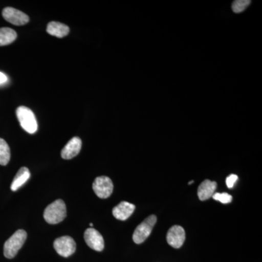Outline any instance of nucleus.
<instances>
[{"label": "nucleus", "instance_id": "1", "mask_svg": "<svg viewBox=\"0 0 262 262\" xmlns=\"http://www.w3.org/2000/svg\"><path fill=\"white\" fill-rule=\"evenodd\" d=\"M67 217V207L62 200H57L46 208L44 219L50 225L60 223Z\"/></svg>", "mask_w": 262, "mask_h": 262}, {"label": "nucleus", "instance_id": "2", "mask_svg": "<svg viewBox=\"0 0 262 262\" xmlns=\"http://www.w3.org/2000/svg\"><path fill=\"white\" fill-rule=\"evenodd\" d=\"M27 233L24 229H18L15 232L4 245L5 257L13 258L16 256L19 250L24 246L27 239Z\"/></svg>", "mask_w": 262, "mask_h": 262}, {"label": "nucleus", "instance_id": "3", "mask_svg": "<svg viewBox=\"0 0 262 262\" xmlns=\"http://www.w3.org/2000/svg\"><path fill=\"white\" fill-rule=\"evenodd\" d=\"M16 115L20 126L23 127L24 130L31 134L37 132V119L30 108L26 106H19L16 110Z\"/></svg>", "mask_w": 262, "mask_h": 262}, {"label": "nucleus", "instance_id": "4", "mask_svg": "<svg viewBox=\"0 0 262 262\" xmlns=\"http://www.w3.org/2000/svg\"><path fill=\"white\" fill-rule=\"evenodd\" d=\"M157 222L155 215H149L136 227L133 234V239L136 244H141L147 239Z\"/></svg>", "mask_w": 262, "mask_h": 262}, {"label": "nucleus", "instance_id": "5", "mask_svg": "<svg viewBox=\"0 0 262 262\" xmlns=\"http://www.w3.org/2000/svg\"><path fill=\"white\" fill-rule=\"evenodd\" d=\"M93 189L96 195L101 199H106L113 194V181L107 177H99L95 179Z\"/></svg>", "mask_w": 262, "mask_h": 262}, {"label": "nucleus", "instance_id": "6", "mask_svg": "<svg viewBox=\"0 0 262 262\" xmlns=\"http://www.w3.org/2000/svg\"><path fill=\"white\" fill-rule=\"evenodd\" d=\"M53 246L56 252L63 257L72 256L76 251L75 241L70 236H63L57 238L53 243Z\"/></svg>", "mask_w": 262, "mask_h": 262}, {"label": "nucleus", "instance_id": "7", "mask_svg": "<svg viewBox=\"0 0 262 262\" xmlns=\"http://www.w3.org/2000/svg\"><path fill=\"white\" fill-rule=\"evenodd\" d=\"M84 238L90 248L96 251H102L104 248V241L102 235L94 228L87 229L84 232Z\"/></svg>", "mask_w": 262, "mask_h": 262}, {"label": "nucleus", "instance_id": "8", "mask_svg": "<svg viewBox=\"0 0 262 262\" xmlns=\"http://www.w3.org/2000/svg\"><path fill=\"white\" fill-rule=\"evenodd\" d=\"M3 16L7 21L15 26L25 25L29 21L28 15L13 8H5Z\"/></svg>", "mask_w": 262, "mask_h": 262}, {"label": "nucleus", "instance_id": "9", "mask_svg": "<svg viewBox=\"0 0 262 262\" xmlns=\"http://www.w3.org/2000/svg\"><path fill=\"white\" fill-rule=\"evenodd\" d=\"M186 234L184 228L181 226H173L169 229L167 234V242L174 248H180L185 241Z\"/></svg>", "mask_w": 262, "mask_h": 262}, {"label": "nucleus", "instance_id": "10", "mask_svg": "<svg viewBox=\"0 0 262 262\" xmlns=\"http://www.w3.org/2000/svg\"><path fill=\"white\" fill-rule=\"evenodd\" d=\"M82 148V141L79 137H74L63 147L61 151L62 158L70 160L80 153Z\"/></svg>", "mask_w": 262, "mask_h": 262}, {"label": "nucleus", "instance_id": "11", "mask_svg": "<svg viewBox=\"0 0 262 262\" xmlns=\"http://www.w3.org/2000/svg\"><path fill=\"white\" fill-rule=\"evenodd\" d=\"M135 208L136 206L132 203L122 201L113 208V214L117 220L125 221L133 214Z\"/></svg>", "mask_w": 262, "mask_h": 262}, {"label": "nucleus", "instance_id": "12", "mask_svg": "<svg viewBox=\"0 0 262 262\" xmlns=\"http://www.w3.org/2000/svg\"><path fill=\"white\" fill-rule=\"evenodd\" d=\"M217 188V183L212 181H203L199 186L198 189V198L201 201H206L211 198L214 194L215 189Z\"/></svg>", "mask_w": 262, "mask_h": 262}, {"label": "nucleus", "instance_id": "13", "mask_svg": "<svg viewBox=\"0 0 262 262\" xmlns=\"http://www.w3.org/2000/svg\"><path fill=\"white\" fill-rule=\"evenodd\" d=\"M47 32L54 37L63 38L68 35L70 33V28L65 24L59 23V22L52 21L48 24Z\"/></svg>", "mask_w": 262, "mask_h": 262}, {"label": "nucleus", "instance_id": "14", "mask_svg": "<svg viewBox=\"0 0 262 262\" xmlns=\"http://www.w3.org/2000/svg\"><path fill=\"white\" fill-rule=\"evenodd\" d=\"M30 177L31 173L29 169L26 167H22L15 175L14 179L12 182L11 187H10L12 190H18L19 188L21 187L29 180Z\"/></svg>", "mask_w": 262, "mask_h": 262}, {"label": "nucleus", "instance_id": "15", "mask_svg": "<svg viewBox=\"0 0 262 262\" xmlns=\"http://www.w3.org/2000/svg\"><path fill=\"white\" fill-rule=\"evenodd\" d=\"M17 38L16 32L10 28L0 29V46H8L14 42Z\"/></svg>", "mask_w": 262, "mask_h": 262}, {"label": "nucleus", "instance_id": "16", "mask_svg": "<svg viewBox=\"0 0 262 262\" xmlns=\"http://www.w3.org/2000/svg\"><path fill=\"white\" fill-rule=\"evenodd\" d=\"M10 160V150L8 143L0 138V165H6Z\"/></svg>", "mask_w": 262, "mask_h": 262}, {"label": "nucleus", "instance_id": "17", "mask_svg": "<svg viewBox=\"0 0 262 262\" xmlns=\"http://www.w3.org/2000/svg\"><path fill=\"white\" fill-rule=\"evenodd\" d=\"M251 3L250 0H236L232 3V10L235 13H242L249 6Z\"/></svg>", "mask_w": 262, "mask_h": 262}, {"label": "nucleus", "instance_id": "18", "mask_svg": "<svg viewBox=\"0 0 262 262\" xmlns=\"http://www.w3.org/2000/svg\"><path fill=\"white\" fill-rule=\"evenodd\" d=\"M213 198L215 201L220 202V203L227 204V203H231L232 200V195L228 194V193H214L213 194Z\"/></svg>", "mask_w": 262, "mask_h": 262}, {"label": "nucleus", "instance_id": "19", "mask_svg": "<svg viewBox=\"0 0 262 262\" xmlns=\"http://www.w3.org/2000/svg\"><path fill=\"white\" fill-rule=\"evenodd\" d=\"M237 179H238V177L235 174H231L229 175L228 177H227V179H226V184H227V187L229 188V189H232L233 188L234 185V183L237 182Z\"/></svg>", "mask_w": 262, "mask_h": 262}, {"label": "nucleus", "instance_id": "20", "mask_svg": "<svg viewBox=\"0 0 262 262\" xmlns=\"http://www.w3.org/2000/svg\"><path fill=\"white\" fill-rule=\"evenodd\" d=\"M8 82V77L3 72H0V84L6 83Z\"/></svg>", "mask_w": 262, "mask_h": 262}, {"label": "nucleus", "instance_id": "21", "mask_svg": "<svg viewBox=\"0 0 262 262\" xmlns=\"http://www.w3.org/2000/svg\"><path fill=\"white\" fill-rule=\"evenodd\" d=\"M193 183H194V181H191V182L188 183V184H189V185H191V184H193Z\"/></svg>", "mask_w": 262, "mask_h": 262}, {"label": "nucleus", "instance_id": "22", "mask_svg": "<svg viewBox=\"0 0 262 262\" xmlns=\"http://www.w3.org/2000/svg\"><path fill=\"white\" fill-rule=\"evenodd\" d=\"M90 226H91V227H93V224L92 223L90 224Z\"/></svg>", "mask_w": 262, "mask_h": 262}]
</instances>
